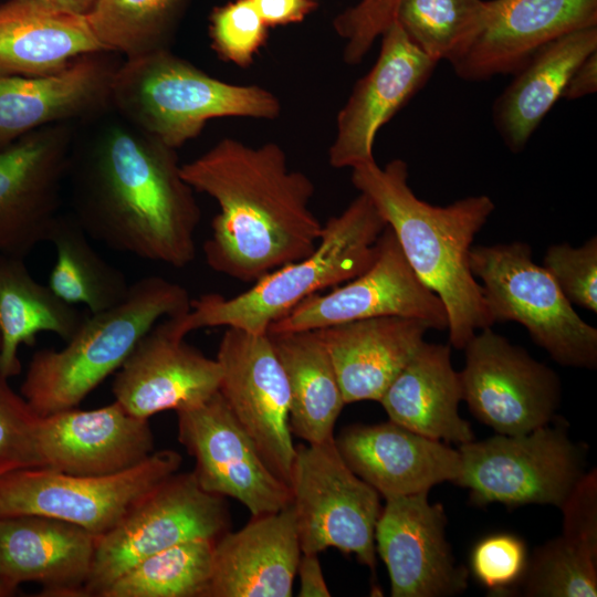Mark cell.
<instances>
[{
  "label": "cell",
  "mask_w": 597,
  "mask_h": 597,
  "mask_svg": "<svg viewBox=\"0 0 597 597\" xmlns=\"http://www.w3.org/2000/svg\"><path fill=\"white\" fill-rule=\"evenodd\" d=\"M302 551L291 504L216 540L205 597H290Z\"/></svg>",
  "instance_id": "obj_25"
},
{
  "label": "cell",
  "mask_w": 597,
  "mask_h": 597,
  "mask_svg": "<svg viewBox=\"0 0 597 597\" xmlns=\"http://www.w3.org/2000/svg\"><path fill=\"white\" fill-rule=\"evenodd\" d=\"M527 562L523 540L510 533H495L475 544L470 568L476 580L491 593L504 595L519 586Z\"/></svg>",
  "instance_id": "obj_40"
},
{
  "label": "cell",
  "mask_w": 597,
  "mask_h": 597,
  "mask_svg": "<svg viewBox=\"0 0 597 597\" xmlns=\"http://www.w3.org/2000/svg\"><path fill=\"white\" fill-rule=\"evenodd\" d=\"M48 241L55 251L48 285L59 297L72 305H85L91 314L125 300L130 284L124 273L95 251L70 212L56 218Z\"/></svg>",
  "instance_id": "obj_32"
},
{
  "label": "cell",
  "mask_w": 597,
  "mask_h": 597,
  "mask_svg": "<svg viewBox=\"0 0 597 597\" xmlns=\"http://www.w3.org/2000/svg\"><path fill=\"white\" fill-rule=\"evenodd\" d=\"M335 443L349 469L385 500L429 492L460 473L458 449L391 420L348 426Z\"/></svg>",
  "instance_id": "obj_24"
},
{
  "label": "cell",
  "mask_w": 597,
  "mask_h": 597,
  "mask_svg": "<svg viewBox=\"0 0 597 597\" xmlns=\"http://www.w3.org/2000/svg\"><path fill=\"white\" fill-rule=\"evenodd\" d=\"M399 0H360L334 21L336 32L346 40L343 59L348 64L359 63L375 40L395 19Z\"/></svg>",
  "instance_id": "obj_41"
},
{
  "label": "cell",
  "mask_w": 597,
  "mask_h": 597,
  "mask_svg": "<svg viewBox=\"0 0 597 597\" xmlns=\"http://www.w3.org/2000/svg\"><path fill=\"white\" fill-rule=\"evenodd\" d=\"M386 227L370 199L359 192L342 213L323 224L311 254L270 272L237 296L208 293L191 300L188 313L172 317L175 329L184 337L217 326L265 334L306 297L366 271L376 259L377 241Z\"/></svg>",
  "instance_id": "obj_4"
},
{
  "label": "cell",
  "mask_w": 597,
  "mask_h": 597,
  "mask_svg": "<svg viewBox=\"0 0 597 597\" xmlns=\"http://www.w3.org/2000/svg\"><path fill=\"white\" fill-rule=\"evenodd\" d=\"M185 287L161 276L130 284L119 304L86 316L62 349L31 357L20 394L39 417L77 407L117 371L138 341L161 318L189 312Z\"/></svg>",
  "instance_id": "obj_5"
},
{
  "label": "cell",
  "mask_w": 597,
  "mask_h": 597,
  "mask_svg": "<svg viewBox=\"0 0 597 597\" xmlns=\"http://www.w3.org/2000/svg\"><path fill=\"white\" fill-rule=\"evenodd\" d=\"M39 468L77 475L127 470L154 452L148 419L121 404L93 409L70 408L40 417L36 426Z\"/></svg>",
  "instance_id": "obj_21"
},
{
  "label": "cell",
  "mask_w": 597,
  "mask_h": 597,
  "mask_svg": "<svg viewBox=\"0 0 597 597\" xmlns=\"http://www.w3.org/2000/svg\"><path fill=\"white\" fill-rule=\"evenodd\" d=\"M86 315L39 283L24 259L0 254V370L8 378L21 371L18 350L41 332L67 342Z\"/></svg>",
  "instance_id": "obj_31"
},
{
  "label": "cell",
  "mask_w": 597,
  "mask_h": 597,
  "mask_svg": "<svg viewBox=\"0 0 597 597\" xmlns=\"http://www.w3.org/2000/svg\"><path fill=\"white\" fill-rule=\"evenodd\" d=\"M461 400L450 346L423 341L379 402L389 420L425 437L462 444L474 440V432L459 413Z\"/></svg>",
  "instance_id": "obj_28"
},
{
  "label": "cell",
  "mask_w": 597,
  "mask_h": 597,
  "mask_svg": "<svg viewBox=\"0 0 597 597\" xmlns=\"http://www.w3.org/2000/svg\"><path fill=\"white\" fill-rule=\"evenodd\" d=\"M436 65L394 19L381 34L375 64L337 114L329 165L353 168L375 160L377 133L426 85Z\"/></svg>",
  "instance_id": "obj_18"
},
{
  "label": "cell",
  "mask_w": 597,
  "mask_h": 597,
  "mask_svg": "<svg viewBox=\"0 0 597 597\" xmlns=\"http://www.w3.org/2000/svg\"><path fill=\"white\" fill-rule=\"evenodd\" d=\"M543 266L551 273L566 298L579 307L597 312V237L580 247L551 245Z\"/></svg>",
  "instance_id": "obj_39"
},
{
  "label": "cell",
  "mask_w": 597,
  "mask_h": 597,
  "mask_svg": "<svg viewBox=\"0 0 597 597\" xmlns=\"http://www.w3.org/2000/svg\"><path fill=\"white\" fill-rule=\"evenodd\" d=\"M180 168L177 149L111 108L76 125L65 181L70 213L112 250L187 266L201 210Z\"/></svg>",
  "instance_id": "obj_1"
},
{
  "label": "cell",
  "mask_w": 597,
  "mask_h": 597,
  "mask_svg": "<svg viewBox=\"0 0 597 597\" xmlns=\"http://www.w3.org/2000/svg\"><path fill=\"white\" fill-rule=\"evenodd\" d=\"M429 329L418 318L381 316L315 331L329 354L347 405L379 401Z\"/></svg>",
  "instance_id": "obj_26"
},
{
  "label": "cell",
  "mask_w": 597,
  "mask_h": 597,
  "mask_svg": "<svg viewBox=\"0 0 597 597\" xmlns=\"http://www.w3.org/2000/svg\"><path fill=\"white\" fill-rule=\"evenodd\" d=\"M176 412L178 440L195 458L192 473L202 490L238 500L252 516L291 504L289 485L265 463L219 390Z\"/></svg>",
  "instance_id": "obj_14"
},
{
  "label": "cell",
  "mask_w": 597,
  "mask_h": 597,
  "mask_svg": "<svg viewBox=\"0 0 597 597\" xmlns=\"http://www.w3.org/2000/svg\"><path fill=\"white\" fill-rule=\"evenodd\" d=\"M219 392L273 473L289 485L295 446L290 389L268 333L227 327L218 352Z\"/></svg>",
  "instance_id": "obj_16"
},
{
  "label": "cell",
  "mask_w": 597,
  "mask_h": 597,
  "mask_svg": "<svg viewBox=\"0 0 597 597\" xmlns=\"http://www.w3.org/2000/svg\"><path fill=\"white\" fill-rule=\"evenodd\" d=\"M112 108L125 119L178 149L216 118L272 121L280 100L255 84L212 77L171 50L123 60L112 84Z\"/></svg>",
  "instance_id": "obj_6"
},
{
  "label": "cell",
  "mask_w": 597,
  "mask_h": 597,
  "mask_svg": "<svg viewBox=\"0 0 597 597\" xmlns=\"http://www.w3.org/2000/svg\"><path fill=\"white\" fill-rule=\"evenodd\" d=\"M469 264L481 281L494 323H520L562 366L596 368L597 329L579 317L551 273L536 264L531 245H472Z\"/></svg>",
  "instance_id": "obj_7"
},
{
  "label": "cell",
  "mask_w": 597,
  "mask_h": 597,
  "mask_svg": "<svg viewBox=\"0 0 597 597\" xmlns=\"http://www.w3.org/2000/svg\"><path fill=\"white\" fill-rule=\"evenodd\" d=\"M527 597L597 596V546L562 534L537 547L519 584Z\"/></svg>",
  "instance_id": "obj_36"
},
{
  "label": "cell",
  "mask_w": 597,
  "mask_h": 597,
  "mask_svg": "<svg viewBox=\"0 0 597 597\" xmlns=\"http://www.w3.org/2000/svg\"><path fill=\"white\" fill-rule=\"evenodd\" d=\"M192 0H96L86 14L103 48L125 60L170 50Z\"/></svg>",
  "instance_id": "obj_33"
},
{
  "label": "cell",
  "mask_w": 597,
  "mask_h": 597,
  "mask_svg": "<svg viewBox=\"0 0 597 597\" xmlns=\"http://www.w3.org/2000/svg\"><path fill=\"white\" fill-rule=\"evenodd\" d=\"M597 51V27L565 34L536 51L496 97L493 123L512 153L522 151L544 117L562 98L577 65Z\"/></svg>",
  "instance_id": "obj_29"
},
{
  "label": "cell",
  "mask_w": 597,
  "mask_h": 597,
  "mask_svg": "<svg viewBox=\"0 0 597 597\" xmlns=\"http://www.w3.org/2000/svg\"><path fill=\"white\" fill-rule=\"evenodd\" d=\"M221 369L186 343L171 317L158 321L117 370L113 395L129 413L149 419L197 406L219 390Z\"/></svg>",
  "instance_id": "obj_19"
},
{
  "label": "cell",
  "mask_w": 597,
  "mask_h": 597,
  "mask_svg": "<svg viewBox=\"0 0 597 597\" xmlns=\"http://www.w3.org/2000/svg\"><path fill=\"white\" fill-rule=\"evenodd\" d=\"M96 536L53 517H0V597L28 582L42 585L41 596L86 597Z\"/></svg>",
  "instance_id": "obj_22"
},
{
  "label": "cell",
  "mask_w": 597,
  "mask_h": 597,
  "mask_svg": "<svg viewBox=\"0 0 597 597\" xmlns=\"http://www.w3.org/2000/svg\"><path fill=\"white\" fill-rule=\"evenodd\" d=\"M0 346H1V338H0Z\"/></svg>",
  "instance_id": "obj_47"
},
{
  "label": "cell",
  "mask_w": 597,
  "mask_h": 597,
  "mask_svg": "<svg viewBox=\"0 0 597 597\" xmlns=\"http://www.w3.org/2000/svg\"><path fill=\"white\" fill-rule=\"evenodd\" d=\"M490 0H399L395 20L427 56L453 65L488 24Z\"/></svg>",
  "instance_id": "obj_34"
},
{
  "label": "cell",
  "mask_w": 597,
  "mask_h": 597,
  "mask_svg": "<svg viewBox=\"0 0 597 597\" xmlns=\"http://www.w3.org/2000/svg\"><path fill=\"white\" fill-rule=\"evenodd\" d=\"M214 543L197 538L157 552L122 574L100 597H205Z\"/></svg>",
  "instance_id": "obj_35"
},
{
  "label": "cell",
  "mask_w": 597,
  "mask_h": 597,
  "mask_svg": "<svg viewBox=\"0 0 597 597\" xmlns=\"http://www.w3.org/2000/svg\"><path fill=\"white\" fill-rule=\"evenodd\" d=\"M48 4L74 14L86 15L96 0H44Z\"/></svg>",
  "instance_id": "obj_46"
},
{
  "label": "cell",
  "mask_w": 597,
  "mask_h": 597,
  "mask_svg": "<svg viewBox=\"0 0 597 597\" xmlns=\"http://www.w3.org/2000/svg\"><path fill=\"white\" fill-rule=\"evenodd\" d=\"M180 171L219 207L203 243L213 271L254 283L315 250L323 224L310 206L314 184L290 169L280 145L253 147L226 137Z\"/></svg>",
  "instance_id": "obj_2"
},
{
  "label": "cell",
  "mask_w": 597,
  "mask_h": 597,
  "mask_svg": "<svg viewBox=\"0 0 597 597\" xmlns=\"http://www.w3.org/2000/svg\"><path fill=\"white\" fill-rule=\"evenodd\" d=\"M119 54L82 55L44 76H0V148L54 124H80L112 108Z\"/></svg>",
  "instance_id": "obj_20"
},
{
  "label": "cell",
  "mask_w": 597,
  "mask_h": 597,
  "mask_svg": "<svg viewBox=\"0 0 597 597\" xmlns=\"http://www.w3.org/2000/svg\"><path fill=\"white\" fill-rule=\"evenodd\" d=\"M296 575L300 578V597L331 596L317 554L302 553L297 564Z\"/></svg>",
  "instance_id": "obj_44"
},
{
  "label": "cell",
  "mask_w": 597,
  "mask_h": 597,
  "mask_svg": "<svg viewBox=\"0 0 597 597\" xmlns=\"http://www.w3.org/2000/svg\"><path fill=\"white\" fill-rule=\"evenodd\" d=\"M289 488L302 553L333 547L375 569L380 495L345 463L335 437L295 447Z\"/></svg>",
  "instance_id": "obj_9"
},
{
  "label": "cell",
  "mask_w": 597,
  "mask_h": 597,
  "mask_svg": "<svg viewBox=\"0 0 597 597\" xmlns=\"http://www.w3.org/2000/svg\"><path fill=\"white\" fill-rule=\"evenodd\" d=\"M290 389V427L307 443L334 438L345 404L338 379L317 331L268 332Z\"/></svg>",
  "instance_id": "obj_30"
},
{
  "label": "cell",
  "mask_w": 597,
  "mask_h": 597,
  "mask_svg": "<svg viewBox=\"0 0 597 597\" xmlns=\"http://www.w3.org/2000/svg\"><path fill=\"white\" fill-rule=\"evenodd\" d=\"M228 525L223 498L202 490L192 472H176L96 537L85 596L100 597L122 574L157 552L190 540H217Z\"/></svg>",
  "instance_id": "obj_11"
},
{
  "label": "cell",
  "mask_w": 597,
  "mask_h": 597,
  "mask_svg": "<svg viewBox=\"0 0 597 597\" xmlns=\"http://www.w3.org/2000/svg\"><path fill=\"white\" fill-rule=\"evenodd\" d=\"M264 23L271 27L303 21L317 6V0H251Z\"/></svg>",
  "instance_id": "obj_43"
},
{
  "label": "cell",
  "mask_w": 597,
  "mask_h": 597,
  "mask_svg": "<svg viewBox=\"0 0 597 597\" xmlns=\"http://www.w3.org/2000/svg\"><path fill=\"white\" fill-rule=\"evenodd\" d=\"M486 27L452 67L465 81L514 73L536 51L597 27V0H490Z\"/></svg>",
  "instance_id": "obj_23"
},
{
  "label": "cell",
  "mask_w": 597,
  "mask_h": 597,
  "mask_svg": "<svg viewBox=\"0 0 597 597\" xmlns=\"http://www.w3.org/2000/svg\"><path fill=\"white\" fill-rule=\"evenodd\" d=\"M454 484L476 505L500 503L562 507L585 472L584 450L562 425L521 434H500L459 444Z\"/></svg>",
  "instance_id": "obj_8"
},
{
  "label": "cell",
  "mask_w": 597,
  "mask_h": 597,
  "mask_svg": "<svg viewBox=\"0 0 597 597\" xmlns=\"http://www.w3.org/2000/svg\"><path fill=\"white\" fill-rule=\"evenodd\" d=\"M463 349L462 400L479 421L512 436L554 420L562 388L552 368L491 327L476 332Z\"/></svg>",
  "instance_id": "obj_12"
},
{
  "label": "cell",
  "mask_w": 597,
  "mask_h": 597,
  "mask_svg": "<svg viewBox=\"0 0 597 597\" xmlns=\"http://www.w3.org/2000/svg\"><path fill=\"white\" fill-rule=\"evenodd\" d=\"M269 27L251 0H233L209 15L211 48L223 61L249 67L268 40Z\"/></svg>",
  "instance_id": "obj_37"
},
{
  "label": "cell",
  "mask_w": 597,
  "mask_h": 597,
  "mask_svg": "<svg viewBox=\"0 0 597 597\" xmlns=\"http://www.w3.org/2000/svg\"><path fill=\"white\" fill-rule=\"evenodd\" d=\"M108 52L86 15L59 10L44 0L0 4V76L59 73L82 55Z\"/></svg>",
  "instance_id": "obj_27"
},
{
  "label": "cell",
  "mask_w": 597,
  "mask_h": 597,
  "mask_svg": "<svg viewBox=\"0 0 597 597\" xmlns=\"http://www.w3.org/2000/svg\"><path fill=\"white\" fill-rule=\"evenodd\" d=\"M181 455L154 451L111 474L77 475L25 468L0 478V517L41 515L75 524L96 537L113 528L146 493L177 472Z\"/></svg>",
  "instance_id": "obj_10"
},
{
  "label": "cell",
  "mask_w": 597,
  "mask_h": 597,
  "mask_svg": "<svg viewBox=\"0 0 597 597\" xmlns=\"http://www.w3.org/2000/svg\"><path fill=\"white\" fill-rule=\"evenodd\" d=\"M563 533L575 540L597 546V474L586 472L564 504Z\"/></svg>",
  "instance_id": "obj_42"
},
{
  "label": "cell",
  "mask_w": 597,
  "mask_h": 597,
  "mask_svg": "<svg viewBox=\"0 0 597 597\" xmlns=\"http://www.w3.org/2000/svg\"><path fill=\"white\" fill-rule=\"evenodd\" d=\"M381 316L412 317L431 329L448 328L442 301L416 275L388 226L377 241L376 259L366 271L326 294L306 297L272 323L268 332L315 331Z\"/></svg>",
  "instance_id": "obj_13"
},
{
  "label": "cell",
  "mask_w": 597,
  "mask_h": 597,
  "mask_svg": "<svg viewBox=\"0 0 597 597\" xmlns=\"http://www.w3.org/2000/svg\"><path fill=\"white\" fill-rule=\"evenodd\" d=\"M77 124L35 129L0 148V254L24 259L61 214Z\"/></svg>",
  "instance_id": "obj_15"
},
{
  "label": "cell",
  "mask_w": 597,
  "mask_h": 597,
  "mask_svg": "<svg viewBox=\"0 0 597 597\" xmlns=\"http://www.w3.org/2000/svg\"><path fill=\"white\" fill-rule=\"evenodd\" d=\"M0 370V478L20 469L39 468V416Z\"/></svg>",
  "instance_id": "obj_38"
},
{
  "label": "cell",
  "mask_w": 597,
  "mask_h": 597,
  "mask_svg": "<svg viewBox=\"0 0 597 597\" xmlns=\"http://www.w3.org/2000/svg\"><path fill=\"white\" fill-rule=\"evenodd\" d=\"M428 493L386 499L376 523L375 547L392 597H450L468 588L469 570L447 540L444 507Z\"/></svg>",
  "instance_id": "obj_17"
},
{
  "label": "cell",
  "mask_w": 597,
  "mask_h": 597,
  "mask_svg": "<svg viewBox=\"0 0 597 597\" xmlns=\"http://www.w3.org/2000/svg\"><path fill=\"white\" fill-rule=\"evenodd\" d=\"M597 92V51L586 56L572 73L562 98L578 100Z\"/></svg>",
  "instance_id": "obj_45"
},
{
  "label": "cell",
  "mask_w": 597,
  "mask_h": 597,
  "mask_svg": "<svg viewBox=\"0 0 597 597\" xmlns=\"http://www.w3.org/2000/svg\"><path fill=\"white\" fill-rule=\"evenodd\" d=\"M350 169L353 186L370 199L416 275L442 301L450 344L463 349L478 331L494 324L469 264L474 237L495 209L493 200L479 195L432 206L413 193L408 165L399 158L384 167L371 160Z\"/></svg>",
  "instance_id": "obj_3"
}]
</instances>
